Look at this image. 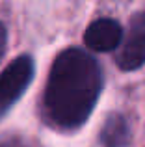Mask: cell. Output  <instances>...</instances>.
Here are the masks:
<instances>
[{"mask_svg": "<svg viewBox=\"0 0 145 147\" xmlns=\"http://www.w3.org/2000/svg\"><path fill=\"white\" fill-rule=\"evenodd\" d=\"M102 67L87 50L67 47L54 58L41 97V117L50 129L75 132L87 123L102 93Z\"/></svg>", "mask_w": 145, "mask_h": 147, "instance_id": "1", "label": "cell"}, {"mask_svg": "<svg viewBox=\"0 0 145 147\" xmlns=\"http://www.w3.org/2000/svg\"><path fill=\"white\" fill-rule=\"evenodd\" d=\"M36 75V63L30 54L17 56L0 73V119L24 95Z\"/></svg>", "mask_w": 145, "mask_h": 147, "instance_id": "2", "label": "cell"}, {"mask_svg": "<svg viewBox=\"0 0 145 147\" xmlns=\"http://www.w3.org/2000/svg\"><path fill=\"white\" fill-rule=\"evenodd\" d=\"M115 63L121 71L132 73L145 65V7L130 17L127 34L117 47Z\"/></svg>", "mask_w": 145, "mask_h": 147, "instance_id": "3", "label": "cell"}, {"mask_svg": "<svg viewBox=\"0 0 145 147\" xmlns=\"http://www.w3.org/2000/svg\"><path fill=\"white\" fill-rule=\"evenodd\" d=\"M121 39H123V26L110 17H99L91 21L84 32V43L93 52L117 50Z\"/></svg>", "mask_w": 145, "mask_h": 147, "instance_id": "4", "label": "cell"}, {"mask_svg": "<svg viewBox=\"0 0 145 147\" xmlns=\"http://www.w3.org/2000/svg\"><path fill=\"white\" fill-rule=\"evenodd\" d=\"M99 142L102 147H128L132 142V130L128 119L119 112L108 114L101 127Z\"/></svg>", "mask_w": 145, "mask_h": 147, "instance_id": "5", "label": "cell"}, {"mask_svg": "<svg viewBox=\"0 0 145 147\" xmlns=\"http://www.w3.org/2000/svg\"><path fill=\"white\" fill-rule=\"evenodd\" d=\"M6 49H7V30L4 26V22L0 21V61L6 54Z\"/></svg>", "mask_w": 145, "mask_h": 147, "instance_id": "6", "label": "cell"}, {"mask_svg": "<svg viewBox=\"0 0 145 147\" xmlns=\"http://www.w3.org/2000/svg\"><path fill=\"white\" fill-rule=\"evenodd\" d=\"M0 147H11V145H0Z\"/></svg>", "mask_w": 145, "mask_h": 147, "instance_id": "7", "label": "cell"}]
</instances>
